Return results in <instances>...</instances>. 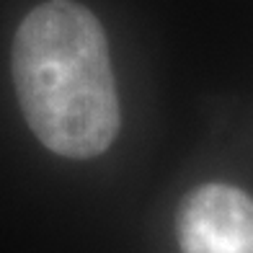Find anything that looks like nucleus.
<instances>
[{"label":"nucleus","instance_id":"obj_1","mask_svg":"<svg viewBox=\"0 0 253 253\" xmlns=\"http://www.w3.org/2000/svg\"><path fill=\"white\" fill-rule=\"evenodd\" d=\"M10 73L21 114L47 150L88 160L122 126L109 42L101 21L73 0H47L18 24Z\"/></svg>","mask_w":253,"mask_h":253},{"label":"nucleus","instance_id":"obj_2","mask_svg":"<svg viewBox=\"0 0 253 253\" xmlns=\"http://www.w3.org/2000/svg\"><path fill=\"white\" fill-rule=\"evenodd\" d=\"M181 253H253V199L227 183L186 194L176 217Z\"/></svg>","mask_w":253,"mask_h":253}]
</instances>
